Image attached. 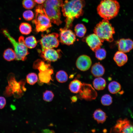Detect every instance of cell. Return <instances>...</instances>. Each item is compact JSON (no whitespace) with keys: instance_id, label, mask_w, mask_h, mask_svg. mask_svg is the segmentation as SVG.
Returning a JSON list of instances; mask_svg holds the SVG:
<instances>
[{"instance_id":"obj_1","label":"cell","mask_w":133,"mask_h":133,"mask_svg":"<svg viewBox=\"0 0 133 133\" xmlns=\"http://www.w3.org/2000/svg\"><path fill=\"white\" fill-rule=\"evenodd\" d=\"M85 2L83 0H66L63 3L62 11L66 18L65 28L69 29L72 27L74 19L78 18L83 13V8Z\"/></svg>"},{"instance_id":"obj_2","label":"cell","mask_w":133,"mask_h":133,"mask_svg":"<svg viewBox=\"0 0 133 133\" xmlns=\"http://www.w3.org/2000/svg\"><path fill=\"white\" fill-rule=\"evenodd\" d=\"M63 3V0H46L40 5L51 22L59 26L62 23L60 8Z\"/></svg>"},{"instance_id":"obj_3","label":"cell","mask_w":133,"mask_h":133,"mask_svg":"<svg viewBox=\"0 0 133 133\" xmlns=\"http://www.w3.org/2000/svg\"><path fill=\"white\" fill-rule=\"evenodd\" d=\"M120 8L119 4L116 0H102L97 9L100 17L109 20L117 15Z\"/></svg>"},{"instance_id":"obj_4","label":"cell","mask_w":133,"mask_h":133,"mask_svg":"<svg viewBox=\"0 0 133 133\" xmlns=\"http://www.w3.org/2000/svg\"><path fill=\"white\" fill-rule=\"evenodd\" d=\"M2 32L3 34L6 37L12 44L14 50L16 54V60L24 61L27 59V56L29 53L28 48L24 43V37L20 36L18 39V42L10 34L6 29H2Z\"/></svg>"},{"instance_id":"obj_5","label":"cell","mask_w":133,"mask_h":133,"mask_svg":"<svg viewBox=\"0 0 133 133\" xmlns=\"http://www.w3.org/2000/svg\"><path fill=\"white\" fill-rule=\"evenodd\" d=\"M94 32L102 42L104 41L109 42L113 41V35L115 33V29L109 20L103 19L100 21L95 27Z\"/></svg>"},{"instance_id":"obj_6","label":"cell","mask_w":133,"mask_h":133,"mask_svg":"<svg viewBox=\"0 0 133 133\" xmlns=\"http://www.w3.org/2000/svg\"><path fill=\"white\" fill-rule=\"evenodd\" d=\"M35 12V18L32 22L35 25L36 32H48L52 26L50 19L40 5L36 7Z\"/></svg>"},{"instance_id":"obj_7","label":"cell","mask_w":133,"mask_h":133,"mask_svg":"<svg viewBox=\"0 0 133 133\" xmlns=\"http://www.w3.org/2000/svg\"><path fill=\"white\" fill-rule=\"evenodd\" d=\"M33 66L34 68L38 69L39 71L38 78L40 82L48 83L51 81H53L51 76L53 70L51 68L50 64H45L39 60L35 61Z\"/></svg>"},{"instance_id":"obj_8","label":"cell","mask_w":133,"mask_h":133,"mask_svg":"<svg viewBox=\"0 0 133 133\" xmlns=\"http://www.w3.org/2000/svg\"><path fill=\"white\" fill-rule=\"evenodd\" d=\"M59 36V34L55 33L42 35L41 39L39 41L42 51L47 49L58 47L60 42L58 39Z\"/></svg>"},{"instance_id":"obj_9","label":"cell","mask_w":133,"mask_h":133,"mask_svg":"<svg viewBox=\"0 0 133 133\" xmlns=\"http://www.w3.org/2000/svg\"><path fill=\"white\" fill-rule=\"evenodd\" d=\"M111 132L123 133H133V124L127 119L120 118L111 129Z\"/></svg>"},{"instance_id":"obj_10","label":"cell","mask_w":133,"mask_h":133,"mask_svg":"<svg viewBox=\"0 0 133 133\" xmlns=\"http://www.w3.org/2000/svg\"><path fill=\"white\" fill-rule=\"evenodd\" d=\"M78 93V96L80 99L87 100L95 99L97 96V93L92 85L85 83H82Z\"/></svg>"},{"instance_id":"obj_11","label":"cell","mask_w":133,"mask_h":133,"mask_svg":"<svg viewBox=\"0 0 133 133\" xmlns=\"http://www.w3.org/2000/svg\"><path fill=\"white\" fill-rule=\"evenodd\" d=\"M59 30L60 42L67 45L73 44L76 40V35L72 30L65 28H60Z\"/></svg>"},{"instance_id":"obj_12","label":"cell","mask_w":133,"mask_h":133,"mask_svg":"<svg viewBox=\"0 0 133 133\" xmlns=\"http://www.w3.org/2000/svg\"><path fill=\"white\" fill-rule=\"evenodd\" d=\"M61 50L53 48L48 49L42 51L40 56L43 60L48 62H54L59 59L61 56Z\"/></svg>"},{"instance_id":"obj_13","label":"cell","mask_w":133,"mask_h":133,"mask_svg":"<svg viewBox=\"0 0 133 133\" xmlns=\"http://www.w3.org/2000/svg\"><path fill=\"white\" fill-rule=\"evenodd\" d=\"M92 64V61L90 57L85 55L80 56L76 62V66L80 70L85 71L88 70Z\"/></svg>"},{"instance_id":"obj_14","label":"cell","mask_w":133,"mask_h":133,"mask_svg":"<svg viewBox=\"0 0 133 133\" xmlns=\"http://www.w3.org/2000/svg\"><path fill=\"white\" fill-rule=\"evenodd\" d=\"M85 41L90 49L94 52L102 45L101 40L95 33L87 36L85 38Z\"/></svg>"},{"instance_id":"obj_15","label":"cell","mask_w":133,"mask_h":133,"mask_svg":"<svg viewBox=\"0 0 133 133\" xmlns=\"http://www.w3.org/2000/svg\"><path fill=\"white\" fill-rule=\"evenodd\" d=\"M118 45L119 51L128 52L133 49V41L129 38H121L118 41Z\"/></svg>"},{"instance_id":"obj_16","label":"cell","mask_w":133,"mask_h":133,"mask_svg":"<svg viewBox=\"0 0 133 133\" xmlns=\"http://www.w3.org/2000/svg\"><path fill=\"white\" fill-rule=\"evenodd\" d=\"M113 59L117 65L121 67L127 62L128 57L125 53L119 50L115 54Z\"/></svg>"},{"instance_id":"obj_17","label":"cell","mask_w":133,"mask_h":133,"mask_svg":"<svg viewBox=\"0 0 133 133\" xmlns=\"http://www.w3.org/2000/svg\"><path fill=\"white\" fill-rule=\"evenodd\" d=\"M105 69L102 65L99 63H96L92 66L91 72L95 77H100L102 76L105 72Z\"/></svg>"},{"instance_id":"obj_18","label":"cell","mask_w":133,"mask_h":133,"mask_svg":"<svg viewBox=\"0 0 133 133\" xmlns=\"http://www.w3.org/2000/svg\"><path fill=\"white\" fill-rule=\"evenodd\" d=\"M93 117L98 123H103L107 117L105 113L100 109H97L94 111L93 114Z\"/></svg>"},{"instance_id":"obj_19","label":"cell","mask_w":133,"mask_h":133,"mask_svg":"<svg viewBox=\"0 0 133 133\" xmlns=\"http://www.w3.org/2000/svg\"><path fill=\"white\" fill-rule=\"evenodd\" d=\"M93 84V87L96 89L100 90H103L105 88L106 82L104 79L102 77H99L94 79Z\"/></svg>"},{"instance_id":"obj_20","label":"cell","mask_w":133,"mask_h":133,"mask_svg":"<svg viewBox=\"0 0 133 133\" xmlns=\"http://www.w3.org/2000/svg\"><path fill=\"white\" fill-rule=\"evenodd\" d=\"M82 83L77 79H74L69 83V88L70 91L74 93H78L81 88Z\"/></svg>"},{"instance_id":"obj_21","label":"cell","mask_w":133,"mask_h":133,"mask_svg":"<svg viewBox=\"0 0 133 133\" xmlns=\"http://www.w3.org/2000/svg\"><path fill=\"white\" fill-rule=\"evenodd\" d=\"M3 56L5 60L10 61L16 59V54L15 51L12 49L8 48L4 50Z\"/></svg>"},{"instance_id":"obj_22","label":"cell","mask_w":133,"mask_h":133,"mask_svg":"<svg viewBox=\"0 0 133 133\" xmlns=\"http://www.w3.org/2000/svg\"><path fill=\"white\" fill-rule=\"evenodd\" d=\"M109 92L112 94H115L119 92L121 89V86L120 84L116 81L111 82L108 86Z\"/></svg>"},{"instance_id":"obj_23","label":"cell","mask_w":133,"mask_h":133,"mask_svg":"<svg viewBox=\"0 0 133 133\" xmlns=\"http://www.w3.org/2000/svg\"><path fill=\"white\" fill-rule=\"evenodd\" d=\"M74 30L76 36L82 37L84 36L86 33V29L83 24L80 23L78 24L75 26Z\"/></svg>"},{"instance_id":"obj_24","label":"cell","mask_w":133,"mask_h":133,"mask_svg":"<svg viewBox=\"0 0 133 133\" xmlns=\"http://www.w3.org/2000/svg\"><path fill=\"white\" fill-rule=\"evenodd\" d=\"M32 27L30 24L26 22L21 23L19 26V29L20 33L23 34L28 35L32 31Z\"/></svg>"},{"instance_id":"obj_25","label":"cell","mask_w":133,"mask_h":133,"mask_svg":"<svg viewBox=\"0 0 133 133\" xmlns=\"http://www.w3.org/2000/svg\"><path fill=\"white\" fill-rule=\"evenodd\" d=\"M24 43L27 48L31 49L35 47L37 44L36 38L33 36L27 37L24 40Z\"/></svg>"},{"instance_id":"obj_26","label":"cell","mask_w":133,"mask_h":133,"mask_svg":"<svg viewBox=\"0 0 133 133\" xmlns=\"http://www.w3.org/2000/svg\"><path fill=\"white\" fill-rule=\"evenodd\" d=\"M57 80L60 83H64L66 82L68 79V76L66 73L63 70L57 72L56 75Z\"/></svg>"},{"instance_id":"obj_27","label":"cell","mask_w":133,"mask_h":133,"mask_svg":"<svg viewBox=\"0 0 133 133\" xmlns=\"http://www.w3.org/2000/svg\"><path fill=\"white\" fill-rule=\"evenodd\" d=\"M38 80V76L34 73H30L26 77V80L27 83L31 85L34 84L37 82Z\"/></svg>"},{"instance_id":"obj_28","label":"cell","mask_w":133,"mask_h":133,"mask_svg":"<svg viewBox=\"0 0 133 133\" xmlns=\"http://www.w3.org/2000/svg\"><path fill=\"white\" fill-rule=\"evenodd\" d=\"M112 98L109 94H105L103 95L101 99V104L104 106H109L112 102Z\"/></svg>"},{"instance_id":"obj_29","label":"cell","mask_w":133,"mask_h":133,"mask_svg":"<svg viewBox=\"0 0 133 133\" xmlns=\"http://www.w3.org/2000/svg\"><path fill=\"white\" fill-rule=\"evenodd\" d=\"M96 57L99 60H103L106 57V53L105 50L102 48H100L95 51Z\"/></svg>"},{"instance_id":"obj_30","label":"cell","mask_w":133,"mask_h":133,"mask_svg":"<svg viewBox=\"0 0 133 133\" xmlns=\"http://www.w3.org/2000/svg\"><path fill=\"white\" fill-rule=\"evenodd\" d=\"M54 95L53 92L50 90H46L43 94V100L45 101L50 102L53 100Z\"/></svg>"},{"instance_id":"obj_31","label":"cell","mask_w":133,"mask_h":133,"mask_svg":"<svg viewBox=\"0 0 133 133\" xmlns=\"http://www.w3.org/2000/svg\"><path fill=\"white\" fill-rule=\"evenodd\" d=\"M22 4L24 8L29 9L33 8L35 6V3L34 0H23Z\"/></svg>"},{"instance_id":"obj_32","label":"cell","mask_w":133,"mask_h":133,"mask_svg":"<svg viewBox=\"0 0 133 133\" xmlns=\"http://www.w3.org/2000/svg\"><path fill=\"white\" fill-rule=\"evenodd\" d=\"M24 18L26 20L30 21L33 18L34 15L33 11L31 10H27L24 12L23 14Z\"/></svg>"},{"instance_id":"obj_33","label":"cell","mask_w":133,"mask_h":133,"mask_svg":"<svg viewBox=\"0 0 133 133\" xmlns=\"http://www.w3.org/2000/svg\"><path fill=\"white\" fill-rule=\"evenodd\" d=\"M6 104V100L3 97L0 96V109H3Z\"/></svg>"},{"instance_id":"obj_34","label":"cell","mask_w":133,"mask_h":133,"mask_svg":"<svg viewBox=\"0 0 133 133\" xmlns=\"http://www.w3.org/2000/svg\"><path fill=\"white\" fill-rule=\"evenodd\" d=\"M35 2L38 4H42L44 3L46 0H34Z\"/></svg>"},{"instance_id":"obj_35","label":"cell","mask_w":133,"mask_h":133,"mask_svg":"<svg viewBox=\"0 0 133 133\" xmlns=\"http://www.w3.org/2000/svg\"><path fill=\"white\" fill-rule=\"evenodd\" d=\"M42 131L43 133H53L54 132L53 131L50 130L48 129L43 130Z\"/></svg>"},{"instance_id":"obj_36","label":"cell","mask_w":133,"mask_h":133,"mask_svg":"<svg viewBox=\"0 0 133 133\" xmlns=\"http://www.w3.org/2000/svg\"><path fill=\"white\" fill-rule=\"evenodd\" d=\"M71 100L72 102H75L77 101V97L76 96H73L71 98Z\"/></svg>"}]
</instances>
